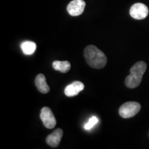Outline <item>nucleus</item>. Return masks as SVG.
<instances>
[{"mask_svg": "<svg viewBox=\"0 0 149 149\" xmlns=\"http://www.w3.org/2000/svg\"><path fill=\"white\" fill-rule=\"evenodd\" d=\"M84 55L89 66L95 69L104 68L107 63V56L95 46H87L84 51Z\"/></svg>", "mask_w": 149, "mask_h": 149, "instance_id": "f257e3e1", "label": "nucleus"}, {"mask_svg": "<svg viewBox=\"0 0 149 149\" xmlns=\"http://www.w3.org/2000/svg\"><path fill=\"white\" fill-rule=\"evenodd\" d=\"M146 64L144 61H138L132 66L130 70V74L126 77L125 84L128 88H135L140 84L143 74L146 70Z\"/></svg>", "mask_w": 149, "mask_h": 149, "instance_id": "f03ea898", "label": "nucleus"}, {"mask_svg": "<svg viewBox=\"0 0 149 149\" xmlns=\"http://www.w3.org/2000/svg\"><path fill=\"white\" fill-rule=\"evenodd\" d=\"M140 109L141 105L138 102H128L121 106L119 109V113L123 118L128 119L137 115Z\"/></svg>", "mask_w": 149, "mask_h": 149, "instance_id": "7ed1b4c3", "label": "nucleus"}, {"mask_svg": "<svg viewBox=\"0 0 149 149\" xmlns=\"http://www.w3.org/2000/svg\"><path fill=\"white\" fill-rule=\"evenodd\" d=\"M40 118L45 127L48 129H53L57 123L51 109L47 107L42 108L41 110Z\"/></svg>", "mask_w": 149, "mask_h": 149, "instance_id": "20e7f679", "label": "nucleus"}, {"mask_svg": "<svg viewBox=\"0 0 149 149\" xmlns=\"http://www.w3.org/2000/svg\"><path fill=\"white\" fill-rule=\"evenodd\" d=\"M130 15L135 19H144L148 16V8L142 3H136L130 9Z\"/></svg>", "mask_w": 149, "mask_h": 149, "instance_id": "39448f33", "label": "nucleus"}, {"mask_svg": "<svg viewBox=\"0 0 149 149\" xmlns=\"http://www.w3.org/2000/svg\"><path fill=\"white\" fill-rule=\"evenodd\" d=\"M86 3L83 0H72L67 6V11L71 16H79L83 13Z\"/></svg>", "mask_w": 149, "mask_h": 149, "instance_id": "423d86ee", "label": "nucleus"}, {"mask_svg": "<svg viewBox=\"0 0 149 149\" xmlns=\"http://www.w3.org/2000/svg\"><path fill=\"white\" fill-rule=\"evenodd\" d=\"M63 136V130L61 128H57L54 130L46 137V141L52 148H56L59 146V143Z\"/></svg>", "mask_w": 149, "mask_h": 149, "instance_id": "0eeeda50", "label": "nucleus"}, {"mask_svg": "<svg viewBox=\"0 0 149 149\" xmlns=\"http://www.w3.org/2000/svg\"><path fill=\"white\" fill-rule=\"evenodd\" d=\"M84 88V85L82 82L76 81L68 85L64 89V93L67 97H73L78 95Z\"/></svg>", "mask_w": 149, "mask_h": 149, "instance_id": "6e6552de", "label": "nucleus"}, {"mask_svg": "<svg viewBox=\"0 0 149 149\" xmlns=\"http://www.w3.org/2000/svg\"><path fill=\"white\" fill-rule=\"evenodd\" d=\"M35 84L37 88L38 89V91L40 93L46 94V93H48L50 91V88L48 86V84L46 83V77L44 74L42 73L37 74L36 78H35Z\"/></svg>", "mask_w": 149, "mask_h": 149, "instance_id": "1a4fd4ad", "label": "nucleus"}, {"mask_svg": "<svg viewBox=\"0 0 149 149\" xmlns=\"http://www.w3.org/2000/svg\"><path fill=\"white\" fill-rule=\"evenodd\" d=\"M53 68L62 73H66L70 69V63L68 61H54L52 64Z\"/></svg>", "mask_w": 149, "mask_h": 149, "instance_id": "9d476101", "label": "nucleus"}, {"mask_svg": "<svg viewBox=\"0 0 149 149\" xmlns=\"http://www.w3.org/2000/svg\"><path fill=\"white\" fill-rule=\"evenodd\" d=\"M21 49L25 55H33L36 51L37 45L35 42L31 41H26L21 44Z\"/></svg>", "mask_w": 149, "mask_h": 149, "instance_id": "9b49d317", "label": "nucleus"}, {"mask_svg": "<svg viewBox=\"0 0 149 149\" xmlns=\"http://www.w3.org/2000/svg\"><path fill=\"white\" fill-rule=\"evenodd\" d=\"M97 122H98L97 117L95 116L91 117V118L89 119L88 122L84 125V128L86 130H90L93 127V126L95 125Z\"/></svg>", "mask_w": 149, "mask_h": 149, "instance_id": "f8f14e48", "label": "nucleus"}]
</instances>
